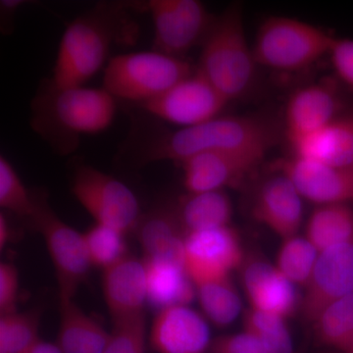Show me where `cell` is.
Instances as JSON below:
<instances>
[{"mask_svg":"<svg viewBox=\"0 0 353 353\" xmlns=\"http://www.w3.org/2000/svg\"><path fill=\"white\" fill-rule=\"evenodd\" d=\"M128 152L137 164L159 161L182 163L185 160L212 152L260 150L268 152L275 143L270 122L257 116L221 115L208 122L176 130L154 128L145 123L132 130Z\"/></svg>","mask_w":353,"mask_h":353,"instance_id":"cell-1","label":"cell"},{"mask_svg":"<svg viewBox=\"0 0 353 353\" xmlns=\"http://www.w3.org/2000/svg\"><path fill=\"white\" fill-rule=\"evenodd\" d=\"M32 108L34 131L58 152L68 154L81 137L99 134L111 126L117 101L103 88H55L48 83Z\"/></svg>","mask_w":353,"mask_h":353,"instance_id":"cell-2","label":"cell"},{"mask_svg":"<svg viewBox=\"0 0 353 353\" xmlns=\"http://www.w3.org/2000/svg\"><path fill=\"white\" fill-rule=\"evenodd\" d=\"M124 20L125 4L105 2L72 21L60 39L51 85L55 88L85 85L103 68Z\"/></svg>","mask_w":353,"mask_h":353,"instance_id":"cell-3","label":"cell"},{"mask_svg":"<svg viewBox=\"0 0 353 353\" xmlns=\"http://www.w3.org/2000/svg\"><path fill=\"white\" fill-rule=\"evenodd\" d=\"M259 67L246 39L241 7L232 4L214 18L196 71L230 103L252 90Z\"/></svg>","mask_w":353,"mask_h":353,"instance_id":"cell-4","label":"cell"},{"mask_svg":"<svg viewBox=\"0 0 353 353\" xmlns=\"http://www.w3.org/2000/svg\"><path fill=\"white\" fill-rule=\"evenodd\" d=\"M194 70L183 58L154 50L125 53L106 64L102 88L116 101L123 99L141 105L163 94Z\"/></svg>","mask_w":353,"mask_h":353,"instance_id":"cell-5","label":"cell"},{"mask_svg":"<svg viewBox=\"0 0 353 353\" xmlns=\"http://www.w3.org/2000/svg\"><path fill=\"white\" fill-rule=\"evenodd\" d=\"M334 37L296 18L272 16L260 26L252 46L259 66L297 72L328 57Z\"/></svg>","mask_w":353,"mask_h":353,"instance_id":"cell-6","label":"cell"},{"mask_svg":"<svg viewBox=\"0 0 353 353\" xmlns=\"http://www.w3.org/2000/svg\"><path fill=\"white\" fill-rule=\"evenodd\" d=\"M72 192L97 224L106 225L123 233L136 229L141 209L134 192L124 183L88 165L74 170Z\"/></svg>","mask_w":353,"mask_h":353,"instance_id":"cell-7","label":"cell"},{"mask_svg":"<svg viewBox=\"0 0 353 353\" xmlns=\"http://www.w3.org/2000/svg\"><path fill=\"white\" fill-rule=\"evenodd\" d=\"M30 221L46 241L57 273L59 297L74 299L92 267L83 234L60 219L43 196L37 197L36 211Z\"/></svg>","mask_w":353,"mask_h":353,"instance_id":"cell-8","label":"cell"},{"mask_svg":"<svg viewBox=\"0 0 353 353\" xmlns=\"http://www.w3.org/2000/svg\"><path fill=\"white\" fill-rule=\"evenodd\" d=\"M228 104L196 68L163 94L139 106L157 120L176 128H189L222 115Z\"/></svg>","mask_w":353,"mask_h":353,"instance_id":"cell-9","label":"cell"},{"mask_svg":"<svg viewBox=\"0 0 353 353\" xmlns=\"http://www.w3.org/2000/svg\"><path fill=\"white\" fill-rule=\"evenodd\" d=\"M154 27V50L183 58L203 43L214 18L199 0H150L146 3Z\"/></svg>","mask_w":353,"mask_h":353,"instance_id":"cell-10","label":"cell"},{"mask_svg":"<svg viewBox=\"0 0 353 353\" xmlns=\"http://www.w3.org/2000/svg\"><path fill=\"white\" fill-rule=\"evenodd\" d=\"M245 262L238 233L230 226L196 232L185 238V268L194 285L230 277Z\"/></svg>","mask_w":353,"mask_h":353,"instance_id":"cell-11","label":"cell"},{"mask_svg":"<svg viewBox=\"0 0 353 353\" xmlns=\"http://www.w3.org/2000/svg\"><path fill=\"white\" fill-rule=\"evenodd\" d=\"M287 176L303 199L319 205L353 202V168H341L292 155L272 165Z\"/></svg>","mask_w":353,"mask_h":353,"instance_id":"cell-12","label":"cell"},{"mask_svg":"<svg viewBox=\"0 0 353 353\" xmlns=\"http://www.w3.org/2000/svg\"><path fill=\"white\" fill-rule=\"evenodd\" d=\"M266 152L228 150L194 155L182 162L183 185L188 192L225 190L252 175Z\"/></svg>","mask_w":353,"mask_h":353,"instance_id":"cell-13","label":"cell"},{"mask_svg":"<svg viewBox=\"0 0 353 353\" xmlns=\"http://www.w3.org/2000/svg\"><path fill=\"white\" fill-rule=\"evenodd\" d=\"M338 83L336 79H325L290 95L285 111L290 145L319 131L345 111Z\"/></svg>","mask_w":353,"mask_h":353,"instance_id":"cell-14","label":"cell"},{"mask_svg":"<svg viewBox=\"0 0 353 353\" xmlns=\"http://www.w3.org/2000/svg\"><path fill=\"white\" fill-rule=\"evenodd\" d=\"M301 301L305 321L316 318L334 301L353 292V243L323 250L318 255L312 275Z\"/></svg>","mask_w":353,"mask_h":353,"instance_id":"cell-15","label":"cell"},{"mask_svg":"<svg viewBox=\"0 0 353 353\" xmlns=\"http://www.w3.org/2000/svg\"><path fill=\"white\" fill-rule=\"evenodd\" d=\"M211 343L208 323L189 306L162 309L150 330V343L158 353H205Z\"/></svg>","mask_w":353,"mask_h":353,"instance_id":"cell-16","label":"cell"},{"mask_svg":"<svg viewBox=\"0 0 353 353\" xmlns=\"http://www.w3.org/2000/svg\"><path fill=\"white\" fill-rule=\"evenodd\" d=\"M303 196L287 176L275 173L260 187L252 216L282 238L296 236L303 223Z\"/></svg>","mask_w":353,"mask_h":353,"instance_id":"cell-17","label":"cell"},{"mask_svg":"<svg viewBox=\"0 0 353 353\" xmlns=\"http://www.w3.org/2000/svg\"><path fill=\"white\" fill-rule=\"evenodd\" d=\"M243 289L250 306L287 319L296 310L294 285L266 260L253 257L243 262Z\"/></svg>","mask_w":353,"mask_h":353,"instance_id":"cell-18","label":"cell"},{"mask_svg":"<svg viewBox=\"0 0 353 353\" xmlns=\"http://www.w3.org/2000/svg\"><path fill=\"white\" fill-rule=\"evenodd\" d=\"M103 292L113 321L145 313L148 276L145 260L128 254L104 270Z\"/></svg>","mask_w":353,"mask_h":353,"instance_id":"cell-19","label":"cell"},{"mask_svg":"<svg viewBox=\"0 0 353 353\" xmlns=\"http://www.w3.org/2000/svg\"><path fill=\"white\" fill-rule=\"evenodd\" d=\"M294 155L341 168H353V108L292 145Z\"/></svg>","mask_w":353,"mask_h":353,"instance_id":"cell-20","label":"cell"},{"mask_svg":"<svg viewBox=\"0 0 353 353\" xmlns=\"http://www.w3.org/2000/svg\"><path fill=\"white\" fill-rule=\"evenodd\" d=\"M136 229L145 259L185 266V238L175 206H161L141 217Z\"/></svg>","mask_w":353,"mask_h":353,"instance_id":"cell-21","label":"cell"},{"mask_svg":"<svg viewBox=\"0 0 353 353\" xmlns=\"http://www.w3.org/2000/svg\"><path fill=\"white\" fill-rule=\"evenodd\" d=\"M57 345L62 353H104L110 333L79 307L74 299L59 297Z\"/></svg>","mask_w":353,"mask_h":353,"instance_id":"cell-22","label":"cell"},{"mask_svg":"<svg viewBox=\"0 0 353 353\" xmlns=\"http://www.w3.org/2000/svg\"><path fill=\"white\" fill-rule=\"evenodd\" d=\"M148 276V303L155 308L188 306L196 296V285L185 266L161 259H143Z\"/></svg>","mask_w":353,"mask_h":353,"instance_id":"cell-23","label":"cell"},{"mask_svg":"<svg viewBox=\"0 0 353 353\" xmlns=\"http://www.w3.org/2000/svg\"><path fill=\"white\" fill-rule=\"evenodd\" d=\"M185 236L230 226L233 204L225 190L188 192L175 206Z\"/></svg>","mask_w":353,"mask_h":353,"instance_id":"cell-24","label":"cell"},{"mask_svg":"<svg viewBox=\"0 0 353 353\" xmlns=\"http://www.w3.org/2000/svg\"><path fill=\"white\" fill-rule=\"evenodd\" d=\"M305 238L318 252L353 243V209L350 204L317 206L306 223Z\"/></svg>","mask_w":353,"mask_h":353,"instance_id":"cell-25","label":"cell"},{"mask_svg":"<svg viewBox=\"0 0 353 353\" xmlns=\"http://www.w3.org/2000/svg\"><path fill=\"white\" fill-rule=\"evenodd\" d=\"M316 338L324 347L336 352L353 347V292L334 301L316 318Z\"/></svg>","mask_w":353,"mask_h":353,"instance_id":"cell-26","label":"cell"},{"mask_svg":"<svg viewBox=\"0 0 353 353\" xmlns=\"http://www.w3.org/2000/svg\"><path fill=\"white\" fill-rule=\"evenodd\" d=\"M196 289L204 315L216 326H228L240 315L241 299L231 278L201 283Z\"/></svg>","mask_w":353,"mask_h":353,"instance_id":"cell-27","label":"cell"},{"mask_svg":"<svg viewBox=\"0 0 353 353\" xmlns=\"http://www.w3.org/2000/svg\"><path fill=\"white\" fill-rule=\"evenodd\" d=\"M283 241L276 267L292 284L306 287L319 252L305 236L296 234Z\"/></svg>","mask_w":353,"mask_h":353,"instance_id":"cell-28","label":"cell"},{"mask_svg":"<svg viewBox=\"0 0 353 353\" xmlns=\"http://www.w3.org/2000/svg\"><path fill=\"white\" fill-rule=\"evenodd\" d=\"M245 331L257 339L269 353H294L285 318L250 308L243 317Z\"/></svg>","mask_w":353,"mask_h":353,"instance_id":"cell-29","label":"cell"},{"mask_svg":"<svg viewBox=\"0 0 353 353\" xmlns=\"http://www.w3.org/2000/svg\"><path fill=\"white\" fill-rule=\"evenodd\" d=\"M38 311L1 315L0 318V353H24L38 343Z\"/></svg>","mask_w":353,"mask_h":353,"instance_id":"cell-30","label":"cell"},{"mask_svg":"<svg viewBox=\"0 0 353 353\" xmlns=\"http://www.w3.org/2000/svg\"><path fill=\"white\" fill-rule=\"evenodd\" d=\"M126 234L106 225L97 224L85 234V246L92 266L105 269L117 263L128 255Z\"/></svg>","mask_w":353,"mask_h":353,"instance_id":"cell-31","label":"cell"},{"mask_svg":"<svg viewBox=\"0 0 353 353\" xmlns=\"http://www.w3.org/2000/svg\"><path fill=\"white\" fill-rule=\"evenodd\" d=\"M0 206L28 220L32 219L37 208V196L28 190L3 155L0 157Z\"/></svg>","mask_w":353,"mask_h":353,"instance_id":"cell-32","label":"cell"},{"mask_svg":"<svg viewBox=\"0 0 353 353\" xmlns=\"http://www.w3.org/2000/svg\"><path fill=\"white\" fill-rule=\"evenodd\" d=\"M104 353H145V314L113 321Z\"/></svg>","mask_w":353,"mask_h":353,"instance_id":"cell-33","label":"cell"},{"mask_svg":"<svg viewBox=\"0 0 353 353\" xmlns=\"http://www.w3.org/2000/svg\"><path fill=\"white\" fill-rule=\"evenodd\" d=\"M336 80L353 90V39L334 37L328 54Z\"/></svg>","mask_w":353,"mask_h":353,"instance_id":"cell-34","label":"cell"},{"mask_svg":"<svg viewBox=\"0 0 353 353\" xmlns=\"http://www.w3.org/2000/svg\"><path fill=\"white\" fill-rule=\"evenodd\" d=\"M209 350L211 353H269L255 336L245 331L215 339Z\"/></svg>","mask_w":353,"mask_h":353,"instance_id":"cell-35","label":"cell"},{"mask_svg":"<svg viewBox=\"0 0 353 353\" xmlns=\"http://www.w3.org/2000/svg\"><path fill=\"white\" fill-rule=\"evenodd\" d=\"M19 294V273L12 263L0 264V313L1 315L16 312Z\"/></svg>","mask_w":353,"mask_h":353,"instance_id":"cell-36","label":"cell"},{"mask_svg":"<svg viewBox=\"0 0 353 353\" xmlns=\"http://www.w3.org/2000/svg\"><path fill=\"white\" fill-rule=\"evenodd\" d=\"M12 229L7 220L6 216L0 214V248L3 250L11 240L12 236Z\"/></svg>","mask_w":353,"mask_h":353,"instance_id":"cell-37","label":"cell"},{"mask_svg":"<svg viewBox=\"0 0 353 353\" xmlns=\"http://www.w3.org/2000/svg\"><path fill=\"white\" fill-rule=\"evenodd\" d=\"M24 353H62V352L55 343L39 340L38 343H34L32 347H30Z\"/></svg>","mask_w":353,"mask_h":353,"instance_id":"cell-38","label":"cell"},{"mask_svg":"<svg viewBox=\"0 0 353 353\" xmlns=\"http://www.w3.org/2000/svg\"><path fill=\"white\" fill-rule=\"evenodd\" d=\"M336 353H353V347L352 348H350V350H347V352H336Z\"/></svg>","mask_w":353,"mask_h":353,"instance_id":"cell-39","label":"cell"},{"mask_svg":"<svg viewBox=\"0 0 353 353\" xmlns=\"http://www.w3.org/2000/svg\"><path fill=\"white\" fill-rule=\"evenodd\" d=\"M294 353H305V352H304L303 350H297V352H294Z\"/></svg>","mask_w":353,"mask_h":353,"instance_id":"cell-40","label":"cell"}]
</instances>
